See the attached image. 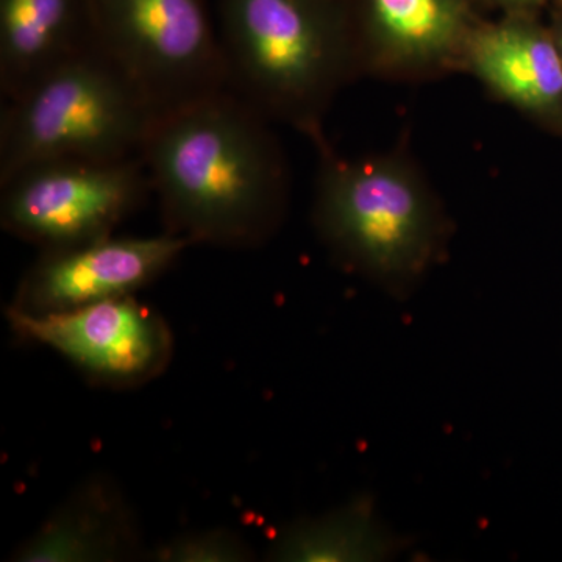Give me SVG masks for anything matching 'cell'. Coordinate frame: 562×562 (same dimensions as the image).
Here are the masks:
<instances>
[{"instance_id":"3","label":"cell","mask_w":562,"mask_h":562,"mask_svg":"<svg viewBox=\"0 0 562 562\" xmlns=\"http://www.w3.org/2000/svg\"><path fill=\"white\" fill-rule=\"evenodd\" d=\"M228 90L328 147L324 120L358 72L350 21L330 0H221Z\"/></svg>"},{"instance_id":"13","label":"cell","mask_w":562,"mask_h":562,"mask_svg":"<svg viewBox=\"0 0 562 562\" xmlns=\"http://www.w3.org/2000/svg\"><path fill=\"white\" fill-rule=\"evenodd\" d=\"M408 541L380 516L371 495H358L316 517L277 532L266 560L276 562H382L398 558Z\"/></svg>"},{"instance_id":"14","label":"cell","mask_w":562,"mask_h":562,"mask_svg":"<svg viewBox=\"0 0 562 562\" xmlns=\"http://www.w3.org/2000/svg\"><path fill=\"white\" fill-rule=\"evenodd\" d=\"M157 562H247L254 560L249 543L228 528L183 532L147 553Z\"/></svg>"},{"instance_id":"7","label":"cell","mask_w":562,"mask_h":562,"mask_svg":"<svg viewBox=\"0 0 562 562\" xmlns=\"http://www.w3.org/2000/svg\"><path fill=\"white\" fill-rule=\"evenodd\" d=\"M7 321L21 339L57 351L88 382L109 390L154 382L176 346L165 317L135 294L43 316L7 308Z\"/></svg>"},{"instance_id":"9","label":"cell","mask_w":562,"mask_h":562,"mask_svg":"<svg viewBox=\"0 0 562 562\" xmlns=\"http://www.w3.org/2000/svg\"><path fill=\"white\" fill-rule=\"evenodd\" d=\"M350 24L360 76L405 81L464 70L476 29L464 0H362Z\"/></svg>"},{"instance_id":"4","label":"cell","mask_w":562,"mask_h":562,"mask_svg":"<svg viewBox=\"0 0 562 562\" xmlns=\"http://www.w3.org/2000/svg\"><path fill=\"white\" fill-rule=\"evenodd\" d=\"M155 120L135 85L92 46L3 101L0 181L33 162L138 157Z\"/></svg>"},{"instance_id":"1","label":"cell","mask_w":562,"mask_h":562,"mask_svg":"<svg viewBox=\"0 0 562 562\" xmlns=\"http://www.w3.org/2000/svg\"><path fill=\"white\" fill-rule=\"evenodd\" d=\"M269 122L228 88L154 121L140 158L165 232L235 250L272 238L288 176Z\"/></svg>"},{"instance_id":"12","label":"cell","mask_w":562,"mask_h":562,"mask_svg":"<svg viewBox=\"0 0 562 562\" xmlns=\"http://www.w3.org/2000/svg\"><path fill=\"white\" fill-rule=\"evenodd\" d=\"M92 46L90 0H0L3 101Z\"/></svg>"},{"instance_id":"6","label":"cell","mask_w":562,"mask_h":562,"mask_svg":"<svg viewBox=\"0 0 562 562\" xmlns=\"http://www.w3.org/2000/svg\"><path fill=\"white\" fill-rule=\"evenodd\" d=\"M0 222L41 251L110 238L151 192L140 155L33 162L0 181Z\"/></svg>"},{"instance_id":"2","label":"cell","mask_w":562,"mask_h":562,"mask_svg":"<svg viewBox=\"0 0 562 562\" xmlns=\"http://www.w3.org/2000/svg\"><path fill=\"white\" fill-rule=\"evenodd\" d=\"M313 222L346 271L406 299L443 260L452 225L408 155L341 158L319 150Z\"/></svg>"},{"instance_id":"16","label":"cell","mask_w":562,"mask_h":562,"mask_svg":"<svg viewBox=\"0 0 562 562\" xmlns=\"http://www.w3.org/2000/svg\"><path fill=\"white\" fill-rule=\"evenodd\" d=\"M554 33V38L558 41V46H560L561 55H562V24L558 25L557 31Z\"/></svg>"},{"instance_id":"15","label":"cell","mask_w":562,"mask_h":562,"mask_svg":"<svg viewBox=\"0 0 562 562\" xmlns=\"http://www.w3.org/2000/svg\"><path fill=\"white\" fill-rule=\"evenodd\" d=\"M495 2L502 3L506 9L516 11V13H522L525 10L539 5L543 0H495Z\"/></svg>"},{"instance_id":"8","label":"cell","mask_w":562,"mask_h":562,"mask_svg":"<svg viewBox=\"0 0 562 562\" xmlns=\"http://www.w3.org/2000/svg\"><path fill=\"white\" fill-rule=\"evenodd\" d=\"M190 246L188 239L162 232L41 251L18 283L9 308L43 316L133 295L168 271Z\"/></svg>"},{"instance_id":"10","label":"cell","mask_w":562,"mask_h":562,"mask_svg":"<svg viewBox=\"0 0 562 562\" xmlns=\"http://www.w3.org/2000/svg\"><path fill=\"white\" fill-rule=\"evenodd\" d=\"M464 70L498 101L562 135V55L553 32L522 13L476 25Z\"/></svg>"},{"instance_id":"11","label":"cell","mask_w":562,"mask_h":562,"mask_svg":"<svg viewBox=\"0 0 562 562\" xmlns=\"http://www.w3.org/2000/svg\"><path fill=\"white\" fill-rule=\"evenodd\" d=\"M144 557L138 516L105 473H92L11 553L14 562H122Z\"/></svg>"},{"instance_id":"5","label":"cell","mask_w":562,"mask_h":562,"mask_svg":"<svg viewBox=\"0 0 562 562\" xmlns=\"http://www.w3.org/2000/svg\"><path fill=\"white\" fill-rule=\"evenodd\" d=\"M92 40L155 116L227 90L206 0H90Z\"/></svg>"}]
</instances>
